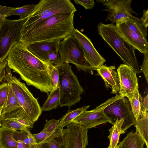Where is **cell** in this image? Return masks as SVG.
<instances>
[{"label":"cell","instance_id":"obj_1","mask_svg":"<svg viewBox=\"0 0 148 148\" xmlns=\"http://www.w3.org/2000/svg\"><path fill=\"white\" fill-rule=\"evenodd\" d=\"M7 65L18 73L27 85L32 86L48 96L53 86L51 73L54 65L43 61L34 56L21 42L16 43L7 56Z\"/></svg>","mask_w":148,"mask_h":148},{"label":"cell","instance_id":"obj_2","mask_svg":"<svg viewBox=\"0 0 148 148\" xmlns=\"http://www.w3.org/2000/svg\"><path fill=\"white\" fill-rule=\"evenodd\" d=\"M74 13L58 14L41 22L29 31L21 35L20 41L26 45L33 43L63 39L74 28Z\"/></svg>","mask_w":148,"mask_h":148},{"label":"cell","instance_id":"obj_3","mask_svg":"<svg viewBox=\"0 0 148 148\" xmlns=\"http://www.w3.org/2000/svg\"><path fill=\"white\" fill-rule=\"evenodd\" d=\"M97 29L99 34L119 56L124 64L130 67L136 73H140L135 48L119 34L114 24L100 22L97 25Z\"/></svg>","mask_w":148,"mask_h":148},{"label":"cell","instance_id":"obj_4","mask_svg":"<svg viewBox=\"0 0 148 148\" xmlns=\"http://www.w3.org/2000/svg\"><path fill=\"white\" fill-rule=\"evenodd\" d=\"M59 73L58 84L60 92V107L67 106L69 110L71 106L81 100L80 95L84 90L71 69V66L68 63H62L54 65Z\"/></svg>","mask_w":148,"mask_h":148},{"label":"cell","instance_id":"obj_5","mask_svg":"<svg viewBox=\"0 0 148 148\" xmlns=\"http://www.w3.org/2000/svg\"><path fill=\"white\" fill-rule=\"evenodd\" d=\"M77 10L69 0H42L36 5L23 25L21 34L31 30L39 23L55 15L73 13Z\"/></svg>","mask_w":148,"mask_h":148},{"label":"cell","instance_id":"obj_6","mask_svg":"<svg viewBox=\"0 0 148 148\" xmlns=\"http://www.w3.org/2000/svg\"><path fill=\"white\" fill-rule=\"evenodd\" d=\"M5 69L6 81L10 85L21 107L34 123L42 111L37 99L34 97L24 83L12 75L8 66H6Z\"/></svg>","mask_w":148,"mask_h":148},{"label":"cell","instance_id":"obj_7","mask_svg":"<svg viewBox=\"0 0 148 148\" xmlns=\"http://www.w3.org/2000/svg\"><path fill=\"white\" fill-rule=\"evenodd\" d=\"M58 51L61 63L73 64L78 71L93 74L95 68L86 60L82 48L73 35L70 34L60 41Z\"/></svg>","mask_w":148,"mask_h":148},{"label":"cell","instance_id":"obj_8","mask_svg":"<svg viewBox=\"0 0 148 148\" xmlns=\"http://www.w3.org/2000/svg\"><path fill=\"white\" fill-rule=\"evenodd\" d=\"M27 19H5L0 26V60L7 58L14 45L20 42L22 28Z\"/></svg>","mask_w":148,"mask_h":148},{"label":"cell","instance_id":"obj_9","mask_svg":"<svg viewBox=\"0 0 148 148\" xmlns=\"http://www.w3.org/2000/svg\"><path fill=\"white\" fill-rule=\"evenodd\" d=\"M106 115L110 119L113 125L116 119H123L121 134L134 125L136 120L133 115L129 101L125 96L119 99L106 107L104 110Z\"/></svg>","mask_w":148,"mask_h":148},{"label":"cell","instance_id":"obj_10","mask_svg":"<svg viewBox=\"0 0 148 148\" xmlns=\"http://www.w3.org/2000/svg\"><path fill=\"white\" fill-rule=\"evenodd\" d=\"M123 97L118 94L108 99L95 108L90 111H84L74 119L72 122L82 125L87 129L107 123L112 124L110 119L105 114L104 109L114 101Z\"/></svg>","mask_w":148,"mask_h":148},{"label":"cell","instance_id":"obj_11","mask_svg":"<svg viewBox=\"0 0 148 148\" xmlns=\"http://www.w3.org/2000/svg\"><path fill=\"white\" fill-rule=\"evenodd\" d=\"M100 2L105 6L102 10L108 12L106 22L110 20L112 23L125 17H133V14L137 15L131 7L132 0H96Z\"/></svg>","mask_w":148,"mask_h":148},{"label":"cell","instance_id":"obj_12","mask_svg":"<svg viewBox=\"0 0 148 148\" xmlns=\"http://www.w3.org/2000/svg\"><path fill=\"white\" fill-rule=\"evenodd\" d=\"M65 148H86L88 145V129L72 122L63 129Z\"/></svg>","mask_w":148,"mask_h":148},{"label":"cell","instance_id":"obj_13","mask_svg":"<svg viewBox=\"0 0 148 148\" xmlns=\"http://www.w3.org/2000/svg\"><path fill=\"white\" fill-rule=\"evenodd\" d=\"M71 34L78 41L83 50L86 60L92 66L96 68L103 65L106 60L96 49L88 37L75 28Z\"/></svg>","mask_w":148,"mask_h":148},{"label":"cell","instance_id":"obj_14","mask_svg":"<svg viewBox=\"0 0 148 148\" xmlns=\"http://www.w3.org/2000/svg\"><path fill=\"white\" fill-rule=\"evenodd\" d=\"M120 85L119 94L123 97L134 91L138 86L136 72L130 67L121 64L117 69Z\"/></svg>","mask_w":148,"mask_h":148},{"label":"cell","instance_id":"obj_15","mask_svg":"<svg viewBox=\"0 0 148 148\" xmlns=\"http://www.w3.org/2000/svg\"><path fill=\"white\" fill-rule=\"evenodd\" d=\"M116 26L119 34L128 43L141 53L148 51V42L145 40L132 31L121 19L116 22Z\"/></svg>","mask_w":148,"mask_h":148},{"label":"cell","instance_id":"obj_16","mask_svg":"<svg viewBox=\"0 0 148 148\" xmlns=\"http://www.w3.org/2000/svg\"><path fill=\"white\" fill-rule=\"evenodd\" d=\"M115 69L114 66H108L103 64L94 70L103 79L107 89L109 87L111 88L112 91L110 93L117 95L120 91V85L117 73L115 71Z\"/></svg>","mask_w":148,"mask_h":148},{"label":"cell","instance_id":"obj_17","mask_svg":"<svg viewBox=\"0 0 148 148\" xmlns=\"http://www.w3.org/2000/svg\"><path fill=\"white\" fill-rule=\"evenodd\" d=\"M62 39L36 42L27 45L28 50L40 60L44 61L49 52L58 50Z\"/></svg>","mask_w":148,"mask_h":148},{"label":"cell","instance_id":"obj_18","mask_svg":"<svg viewBox=\"0 0 148 148\" xmlns=\"http://www.w3.org/2000/svg\"><path fill=\"white\" fill-rule=\"evenodd\" d=\"M5 119H12L17 121L29 129L34 127V123L21 107L1 115L0 120Z\"/></svg>","mask_w":148,"mask_h":148},{"label":"cell","instance_id":"obj_19","mask_svg":"<svg viewBox=\"0 0 148 148\" xmlns=\"http://www.w3.org/2000/svg\"><path fill=\"white\" fill-rule=\"evenodd\" d=\"M132 31L147 40V29L148 25H146L141 18L134 16L133 17H125L121 18Z\"/></svg>","mask_w":148,"mask_h":148},{"label":"cell","instance_id":"obj_20","mask_svg":"<svg viewBox=\"0 0 148 148\" xmlns=\"http://www.w3.org/2000/svg\"><path fill=\"white\" fill-rule=\"evenodd\" d=\"M145 142L140 135L133 130L119 143L117 148H144Z\"/></svg>","mask_w":148,"mask_h":148},{"label":"cell","instance_id":"obj_21","mask_svg":"<svg viewBox=\"0 0 148 148\" xmlns=\"http://www.w3.org/2000/svg\"><path fill=\"white\" fill-rule=\"evenodd\" d=\"M136 128V132L143 140L147 148H148V113L142 111L139 118L134 124Z\"/></svg>","mask_w":148,"mask_h":148},{"label":"cell","instance_id":"obj_22","mask_svg":"<svg viewBox=\"0 0 148 148\" xmlns=\"http://www.w3.org/2000/svg\"><path fill=\"white\" fill-rule=\"evenodd\" d=\"M126 97L129 101L133 115L136 121L139 118L141 112L143 111L142 97L139 92L138 86L134 91L128 94Z\"/></svg>","mask_w":148,"mask_h":148},{"label":"cell","instance_id":"obj_23","mask_svg":"<svg viewBox=\"0 0 148 148\" xmlns=\"http://www.w3.org/2000/svg\"><path fill=\"white\" fill-rule=\"evenodd\" d=\"M14 131L0 127V148H17V141L13 136Z\"/></svg>","mask_w":148,"mask_h":148},{"label":"cell","instance_id":"obj_24","mask_svg":"<svg viewBox=\"0 0 148 148\" xmlns=\"http://www.w3.org/2000/svg\"><path fill=\"white\" fill-rule=\"evenodd\" d=\"M123 122V119H117L111 128L108 129L110 133L108 138L110 140V143L107 148H117Z\"/></svg>","mask_w":148,"mask_h":148},{"label":"cell","instance_id":"obj_25","mask_svg":"<svg viewBox=\"0 0 148 148\" xmlns=\"http://www.w3.org/2000/svg\"><path fill=\"white\" fill-rule=\"evenodd\" d=\"M8 84V96L5 103L2 109L1 115L21 107L9 83Z\"/></svg>","mask_w":148,"mask_h":148},{"label":"cell","instance_id":"obj_26","mask_svg":"<svg viewBox=\"0 0 148 148\" xmlns=\"http://www.w3.org/2000/svg\"><path fill=\"white\" fill-rule=\"evenodd\" d=\"M87 105L74 110H69L60 119L59 124L60 129H63V127L71 123L72 121L90 107Z\"/></svg>","mask_w":148,"mask_h":148},{"label":"cell","instance_id":"obj_27","mask_svg":"<svg viewBox=\"0 0 148 148\" xmlns=\"http://www.w3.org/2000/svg\"><path fill=\"white\" fill-rule=\"evenodd\" d=\"M60 103V92L58 86L56 90H52L48 95L42 108V111H50L57 108Z\"/></svg>","mask_w":148,"mask_h":148},{"label":"cell","instance_id":"obj_28","mask_svg":"<svg viewBox=\"0 0 148 148\" xmlns=\"http://www.w3.org/2000/svg\"><path fill=\"white\" fill-rule=\"evenodd\" d=\"M63 129H59L52 132H47L43 130L40 132L33 135L36 144L38 145L45 143L62 135Z\"/></svg>","mask_w":148,"mask_h":148},{"label":"cell","instance_id":"obj_29","mask_svg":"<svg viewBox=\"0 0 148 148\" xmlns=\"http://www.w3.org/2000/svg\"><path fill=\"white\" fill-rule=\"evenodd\" d=\"M36 4L25 5L16 8L8 13L6 17L13 15H18L20 19L23 20L27 18L34 10Z\"/></svg>","mask_w":148,"mask_h":148},{"label":"cell","instance_id":"obj_30","mask_svg":"<svg viewBox=\"0 0 148 148\" xmlns=\"http://www.w3.org/2000/svg\"><path fill=\"white\" fill-rule=\"evenodd\" d=\"M1 126L14 131L29 130L25 126L14 120L9 119L0 120Z\"/></svg>","mask_w":148,"mask_h":148},{"label":"cell","instance_id":"obj_31","mask_svg":"<svg viewBox=\"0 0 148 148\" xmlns=\"http://www.w3.org/2000/svg\"><path fill=\"white\" fill-rule=\"evenodd\" d=\"M35 148H65L63 135L45 143L37 145Z\"/></svg>","mask_w":148,"mask_h":148},{"label":"cell","instance_id":"obj_32","mask_svg":"<svg viewBox=\"0 0 148 148\" xmlns=\"http://www.w3.org/2000/svg\"><path fill=\"white\" fill-rule=\"evenodd\" d=\"M44 62L54 65L61 63L58 50L49 52L46 55Z\"/></svg>","mask_w":148,"mask_h":148},{"label":"cell","instance_id":"obj_33","mask_svg":"<svg viewBox=\"0 0 148 148\" xmlns=\"http://www.w3.org/2000/svg\"><path fill=\"white\" fill-rule=\"evenodd\" d=\"M8 84L7 82L0 84V111L5 103L8 95Z\"/></svg>","mask_w":148,"mask_h":148},{"label":"cell","instance_id":"obj_34","mask_svg":"<svg viewBox=\"0 0 148 148\" xmlns=\"http://www.w3.org/2000/svg\"><path fill=\"white\" fill-rule=\"evenodd\" d=\"M60 119L56 120L52 119L49 121L46 120L43 130L47 132H52L59 130V124Z\"/></svg>","mask_w":148,"mask_h":148},{"label":"cell","instance_id":"obj_35","mask_svg":"<svg viewBox=\"0 0 148 148\" xmlns=\"http://www.w3.org/2000/svg\"><path fill=\"white\" fill-rule=\"evenodd\" d=\"M28 130L14 131L13 137L16 140H19L25 144L32 146L29 142L27 132Z\"/></svg>","mask_w":148,"mask_h":148},{"label":"cell","instance_id":"obj_36","mask_svg":"<svg viewBox=\"0 0 148 148\" xmlns=\"http://www.w3.org/2000/svg\"><path fill=\"white\" fill-rule=\"evenodd\" d=\"M143 54H144L143 61L142 64L140 66L141 68L140 71H141L144 74L147 82L148 83V51Z\"/></svg>","mask_w":148,"mask_h":148},{"label":"cell","instance_id":"obj_37","mask_svg":"<svg viewBox=\"0 0 148 148\" xmlns=\"http://www.w3.org/2000/svg\"><path fill=\"white\" fill-rule=\"evenodd\" d=\"M51 78L53 86V90H56L58 86L59 73L58 69L53 65L51 73Z\"/></svg>","mask_w":148,"mask_h":148},{"label":"cell","instance_id":"obj_38","mask_svg":"<svg viewBox=\"0 0 148 148\" xmlns=\"http://www.w3.org/2000/svg\"><path fill=\"white\" fill-rule=\"evenodd\" d=\"M74 1L76 4L82 6L86 9L92 10L95 5L94 0H74Z\"/></svg>","mask_w":148,"mask_h":148},{"label":"cell","instance_id":"obj_39","mask_svg":"<svg viewBox=\"0 0 148 148\" xmlns=\"http://www.w3.org/2000/svg\"><path fill=\"white\" fill-rule=\"evenodd\" d=\"M7 64V58L0 60V82L6 81L5 68Z\"/></svg>","mask_w":148,"mask_h":148},{"label":"cell","instance_id":"obj_40","mask_svg":"<svg viewBox=\"0 0 148 148\" xmlns=\"http://www.w3.org/2000/svg\"><path fill=\"white\" fill-rule=\"evenodd\" d=\"M16 8V7H7L0 5V14L6 18L8 13Z\"/></svg>","mask_w":148,"mask_h":148},{"label":"cell","instance_id":"obj_41","mask_svg":"<svg viewBox=\"0 0 148 148\" xmlns=\"http://www.w3.org/2000/svg\"><path fill=\"white\" fill-rule=\"evenodd\" d=\"M142 105L143 111L147 112L148 111V95L145 97H142Z\"/></svg>","mask_w":148,"mask_h":148},{"label":"cell","instance_id":"obj_42","mask_svg":"<svg viewBox=\"0 0 148 148\" xmlns=\"http://www.w3.org/2000/svg\"><path fill=\"white\" fill-rule=\"evenodd\" d=\"M17 143V148H35V146H33L25 144L19 140H16Z\"/></svg>","mask_w":148,"mask_h":148},{"label":"cell","instance_id":"obj_43","mask_svg":"<svg viewBox=\"0 0 148 148\" xmlns=\"http://www.w3.org/2000/svg\"><path fill=\"white\" fill-rule=\"evenodd\" d=\"M5 19H6V18L0 14V26Z\"/></svg>","mask_w":148,"mask_h":148},{"label":"cell","instance_id":"obj_44","mask_svg":"<svg viewBox=\"0 0 148 148\" xmlns=\"http://www.w3.org/2000/svg\"><path fill=\"white\" fill-rule=\"evenodd\" d=\"M1 111H0V127H1V121H0V117H1Z\"/></svg>","mask_w":148,"mask_h":148},{"label":"cell","instance_id":"obj_45","mask_svg":"<svg viewBox=\"0 0 148 148\" xmlns=\"http://www.w3.org/2000/svg\"></svg>","mask_w":148,"mask_h":148}]
</instances>
